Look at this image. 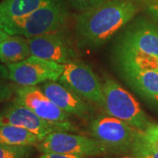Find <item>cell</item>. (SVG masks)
Listing matches in <instances>:
<instances>
[{
	"label": "cell",
	"instance_id": "3",
	"mask_svg": "<svg viewBox=\"0 0 158 158\" xmlns=\"http://www.w3.org/2000/svg\"><path fill=\"white\" fill-rule=\"evenodd\" d=\"M102 85L103 102L100 107L106 114L141 131L152 123L135 98L114 79L105 76Z\"/></svg>",
	"mask_w": 158,
	"mask_h": 158
},
{
	"label": "cell",
	"instance_id": "2",
	"mask_svg": "<svg viewBox=\"0 0 158 158\" xmlns=\"http://www.w3.org/2000/svg\"><path fill=\"white\" fill-rule=\"evenodd\" d=\"M68 18L69 11L62 0H50L33 12L12 19L0 28L10 35L32 38L61 30Z\"/></svg>",
	"mask_w": 158,
	"mask_h": 158
},
{
	"label": "cell",
	"instance_id": "10",
	"mask_svg": "<svg viewBox=\"0 0 158 158\" xmlns=\"http://www.w3.org/2000/svg\"><path fill=\"white\" fill-rule=\"evenodd\" d=\"M27 39L34 56L62 64L76 60L75 50L61 30Z\"/></svg>",
	"mask_w": 158,
	"mask_h": 158
},
{
	"label": "cell",
	"instance_id": "13",
	"mask_svg": "<svg viewBox=\"0 0 158 158\" xmlns=\"http://www.w3.org/2000/svg\"><path fill=\"white\" fill-rule=\"evenodd\" d=\"M126 82L151 106L158 108V70L119 68Z\"/></svg>",
	"mask_w": 158,
	"mask_h": 158
},
{
	"label": "cell",
	"instance_id": "5",
	"mask_svg": "<svg viewBox=\"0 0 158 158\" xmlns=\"http://www.w3.org/2000/svg\"><path fill=\"white\" fill-rule=\"evenodd\" d=\"M35 147L41 153H60L85 157L108 155L106 149L94 138L63 131L51 133Z\"/></svg>",
	"mask_w": 158,
	"mask_h": 158
},
{
	"label": "cell",
	"instance_id": "8",
	"mask_svg": "<svg viewBox=\"0 0 158 158\" xmlns=\"http://www.w3.org/2000/svg\"><path fill=\"white\" fill-rule=\"evenodd\" d=\"M4 125L16 126L28 130L37 136L40 141L54 132L77 131L74 125L67 126L47 121L36 115L30 109L14 100L0 111V126Z\"/></svg>",
	"mask_w": 158,
	"mask_h": 158
},
{
	"label": "cell",
	"instance_id": "20",
	"mask_svg": "<svg viewBox=\"0 0 158 158\" xmlns=\"http://www.w3.org/2000/svg\"><path fill=\"white\" fill-rule=\"evenodd\" d=\"M141 136L148 146L158 151V124L151 123L146 129L141 131Z\"/></svg>",
	"mask_w": 158,
	"mask_h": 158
},
{
	"label": "cell",
	"instance_id": "22",
	"mask_svg": "<svg viewBox=\"0 0 158 158\" xmlns=\"http://www.w3.org/2000/svg\"><path fill=\"white\" fill-rule=\"evenodd\" d=\"M37 158H86L85 156L69 155V154H60V153H42Z\"/></svg>",
	"mask_w": 158,
	"mask_h": 158
},
{
	"label": "cell",
	"instance_id": "6",
	"mask_svg": "<svg viewBox=\"0 0 158 158\" xmlns=\"http://www.w3.org/2000/svg\"><path fill=\"white\" fill-rule=\"evenodd\" d=\"M59 83L67 86L87 102L99 107L103 102V85L100 79L89 65L73 60L64 64Z\"/></svg>",
	"mask_w": 158,
	"mask_h": 158
},
{
	"label": "cell",
	"instance_id": "15",
	"mask_svg": "<svg viewBox=\"0 0 158 158\" xmlns=\"http://www.w3.org/2000/svg\"><path fill=\"white\" fill-rule=\"evenodd\" d=\"M32 56L27 39L19 35H10L0 42V61L6 64L21 62Z\"/></svg>",
	"mask_w": 158,
	"mask_h": 158
},
{
	"label": "cell",
	"instance_id": "11",
	"mask_svg": "<svg viewBox=\"0 0 158 158\" xmlns=\"http://www.w3.org/2000/svg\"><path fill=\"white\" fill-rule=\"evenodd\" d=\"M38 87L63 112L81 118L90 116L91 108L89 103L67 86L56 81H47Z\"/></svg>",
	"mask_w": 158,
	"mask_h": 158
},
{
	"label": "cell",
	"instance_id": "12",
	"mask_svg": "<svg viewBox=\"0 0 158 158\" xmlns=\"http://www.w3.org/2000/svg\"><path fill=\"white\" fill-rule=\"evenodd\" d=\"M117 46L158 57V27L145 19H138L125 32Z\"/></svg>",
	"mask_w": 158,
	"mask_h": 158
},
{
	"label": "cell",
	"instance_id": "7",
	"mask_svg": "<svg viewBox=\"0 0 158 158\" xmlns=\"http://www.w3.org/2000/svg\"><path fill=\"white\" fill-rule=\"evenodd\" d=\"M64 64L31 56L21 62L7 64L9 77L19 86H37L47 81H57Z\"/></svg>",
	"mask_w": 158,
	"mask_h": 158
},
{
	"label": "cell",
	"instance_id": "4",
	"mask_svg": "<svg viewBox=\"0 0 158 158\" xmlns=\"http://www.w3.org/2000/svg\"><path fill=\"white\" fill-rule=\"evenodd\" d=\"M140 131L107 114L97 116L89 126L91 137L106 149L108 155L112 156L131 152Z\"/></svg>",
	"mask_w": 158,
	"mask_h": 158
},
{
	"label": "cell",
	"instance_id": "14",
	"mask_svg": "<svg viewBox=\"0 0 158 158\" xmlns=\"http://www.w3.org/2000/svg\"><path fill=\"white\" fill-rule=\"evenodd\" d=\"M50 0H2L0 2V27L12 19L37 10Z\"/></svg>",
	"mask_w": 158,
	"mask_h": 158
},
{
	"label": "cell",
	"instance_id": "25",
	"mask_svg": "<svg viewBox=\"0 0 158 158\" xmlns=\"http://www.w3.org/2000/svg\"><path fill=\"white\" fill-rule=\"evenodd\" d=\"M10 36V34H8L6 32H5L3 29L0 28V42H2L3 40H5Z\"/></svg>",
	"mask_w": 158,
	"mask_h": 158
},
{
	"label": "cell",
	"instance_id": "24",
	"mask_svg": "<svg viewBox=\"0 0 158 158\" xmlns=\"http://www.w3.org/2000/svg\"><path fill=\"white\" fill-rule=\"evenodd\" d=\"M107 158H137L135 156H134L132 153H127V154H122V155H116V156H113L111 157Z\"/></svg>",
	"mask_w": 158,
	"mask_h": 158
},
{
	"label": "cell",
	"instance_id": "21",
	"mask_svg": "<svg viewBox=\"0 0 158 158\" xmlns=\"http://www.w3.org/2000/svg\"><path fill=\"white\" fill-rule=\"evenodd\" d=\"M70 6L80 11L88 10L106 0H64Z\"/></svg>",
	"mask_w": 158,
	"mask_h": 158
},
{
	"label": "cell",
	"instance_id": "9",
	"mask_svg": "<svg viewBox=\"0 0 158 158\" xmlns=\"http://www.w3.org/2000/svg\"><path fill=\"white\" fill-rule=\"evenodd\" d=\"M14 101L27 107L47 121L73 126L68 113L58 107L38 86H19L16 88Z\"/></svg>",
	"mask_w": 158,
	"mask_h": 158
},
{
	"label": "cell",
	"instance_id": "16",
	"mask_svg": "<svg viewBox=\"0 0 158 158\" xmlns=\"http://www.w3.org/2000/svg\"><path fill=\"white\" fill-rule=\"evenodd\" d=\"M40 139L28 130L11 126H0V144L11 146H36Z\"/></svg>",
	"mask_w": 158,
	"mask_h": 158
},
{
	"label": "cell",
	"instance_id": "19",
	"mask_svg": "<svg viewBox=\"0 0 158 158\" xmlns=\"http://www.w3.org/2000/svg\"><path fill=\"white\" fill-rule=\"evenodd\" d=\"M130 153H132L137 158H158V151L150 146H148L142 140L141 136V131L139 132V135L136 138Z\"/></svg>",
	"mask_w": 158,
	"mask_h": 158
},
{
	"label": "cell",
	"instance_id": "23",
	"mask_svg": "<svg viewBox=\"0 0 158 158\" xmlns=\"http://www.w3.org/2000/svg\"><path fill=\"white\" fill-rule=\"evenodd\" d=\"M148 11L155 19L158 20V3L148 6Z\"/></svg>",
	"mask_w": 158,
	"mask_h": 158
},
{
	"label": "cell",
	"instance_id": "1",
	"mask_svg": "<svg viewBox=\"0 0 158 158\" xmlns=\"http://www.w3.org/2000/svg\"><path fill=\"white\" fill-rule=\"evenodd\" d=\"M133 0H106L76 18L75 32L82 48H96L104 45L138 12Z\"/></svg>",
	"mask_w": 158,
	"mask_h": 158
},
{
	"label": "cell",
	"instance_id": "17",
	"mask_svg": "<svg viewBox=\"0 0 158 158\" xmlns=\"http://www.w3.org/2000/svg\"><path fill=\"white\" fill-rule=\"evenodd\" d=\"M15 85L10 79L7 67L0 64V103L11 99L15 94Z\"/></svg>",
	"mask_w": 158,
	"mask_h": 158
},
{
	"label": "cell",
	"instance_id": "26",
	"mask_svg": "<svg viewBox=\"0 0 158 158\" xmlns=\"http://www.w3.org/2000/svg\"><path fill=\"white\" fill-rule=\"evenodd\" d=\"M144 1L147 3L148 6H150V5H154V4L158 3V0H144Z\"/></svg>",
	"mask_w": 158,
	"mask_h": 158
},
{
	"label": "cell",
	"instance_id": "18",
	"mask_svg": "<svg viewBox=\"0 0 158 158\" xmlns=\"http://www.w3.org/2000/svg\"><path fill=\"white\" fill-rule=\"evenodd\" d=\"M33 146H11L0 144V158H30Z\"/></svg>",
	"mask_w": 158,
	"mask_h": 158
}]
</instances>
